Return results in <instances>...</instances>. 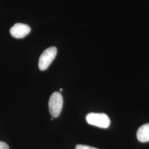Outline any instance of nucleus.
Instances as JSON below:
<instances>
[{
  "instance_id": "f257e3e1",
  "label": "nucleus",
  "mask_w": 149,
  "mask_h": 149,
  "mask_svg": "<svg viewBox=\"0 0 149 149\" xmlns=\"http://www.w3.org/2000/svg\"><path fill=\"white\" fill-rule=\"evenodd\" d=\"M63 106V98L59 92H55L51 95L49 101V112L53 117H58Z\"/></svg>"
},
{
  "instance_id": "f03ea898",
  "label": "nucleus",
  "mask_w": 149,
  "mask_h": 149,
  "mask_svg": "<svg viewBox=\"0 0 149 149\" xmlns=\"http://www.w3.org/2000/svg\"><path fill=\"white\" fill-rule=\"evenodd\" d=\"M86 119L89 124L99 128L106 129L111 124L109 118L104 113H90L87 115Z\"/></svg>"
},
{
  "instance_id": "7ed1b4c3",
  "label": "nucleus",
  "mask_w": 149,
  "mask_h": 149,
  "mask_svg": "<svg viewBox=\"0 0 149 149\" xmlns=\"http://www.w3.org/2000/svg\"><path fill=\"white\" fill-rule=\"evenodd\" d=\"M57 54V48L52 47L45 49L41 54L39 59L38 66L41 71L47 69L56 57Z\"/></svg>"
},
{
  "instance_id": "423d86ee",
  "label": "nucleus",
  "mask_w": 149,
  "mask_h": 149,
  "mask_svg": "<svg viewBox=\"0 0 149 149\" xmlns=\"http://www.w3.org/2000/svg\"><path fill=\"white\" fill-rule=\"evenodd\" d=\"M76 149H98L94 147H92L84 145H77L76 146Z\"/></svg>"
},
{
  "instance_id": "20e7f679",
  "label": "nucleus",
  "mask_w": 149,
  "mask_h": 149,
  "mask_svg": "<svg viewBox=\"0 0 149 149\" xmlns=\"http://www.w3.org/2000/svg\"><path fill=\"white\" fill-rule=\"evenodd\" d=\"M30 27L23 23H18L10 29V34L13 37L21 39L25 37L31 32Z\"/></svg>"
},
{
  "instance_id": "0eeeda50",
  "label": "nucleus",
  "mask_w": 149,
  "mask_h": 149,
  "mask_svg": "<svg viewBox=\"0 0 149 149\" xmlns=\"http://www.w3.org/2000/svg\"><path fill=\"white\" fill-rule=\"evenodd\" d=\"M0 149H9V146L5 142L0 141Z\"/></svg>"
},
{
  "instance_id": "6e6552de",
  "label": "nucleus",
  "mask_w": 149,
  "mask_h": 149,
  "mask_svg": "<svg viewBox=\"0 0 149 149\" xmlns=\"http://www.w3.org/2000/svg\"><path fill=\"white\" fill-rule=\"evenodd\" d=\"M60 92H62V91H63V90H62V88H60Z\"/></svg>"
},
{
  "instance_id": "39448f33",
  "label": "nucleus",
  "mask_w": 149,
  "mask_h": 149,
  "mask_svg": "<svg viewBox=\"0 0 149 149\" xmlns=\"http://www.w3.org/2000/svg\"><path fill=\"white\" fill-rule=\"evenodd\" d=\"M139 141L142 143L149 141V124H145L139 128L136 134Z\"/></svg>"
}]
</instances>
